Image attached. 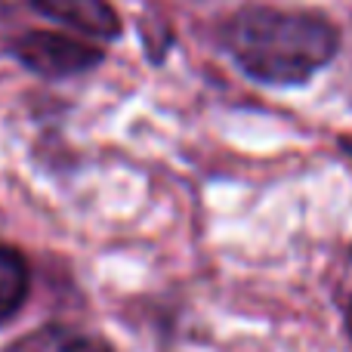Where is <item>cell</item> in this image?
<instances>
[{"mask_svg":"<svg viewBox=\"0 0 352 352\" xmlns=\"http://www.w3.org/2000/svg\"><path fill=\"white\" fill-rule=\"evenodd\" d=\"M346 146H349V148H352V140H346Z\"/></svg>","mask_w":352,"mask_h":352,"instance_id":"obj_7","label":"cell"},{"mask_svg":"<svg viewBox=\"0 0 352 352\" xmlns=\"http://www.w3.org/2000/svg\"><path fill=\"white\" fill-rule=\"evenodd\" d=\"M12 352H115L105 340L68 328H43L28 340L16 343Z\"/></svg>","mask_w":352,"mask_h":352,"instance_id":"obj_5","label":"cell"},{"mask_svg":"<svg viewBox=\"0 0 352 352\" xmlns=\"http://www.w3.org/2000/svg\"><path fill=\"white\" fill-rule=\"evenodd\" d=\"M223 43L248 78L272 87H297L337 56L340 31L309 10L248 6L229 19Z\"/></svg>","mask_w":352,"mask_h":352,"instance_id":"obj_1","label":"cell"},{"mask_svg":"<svg viewBox=\"0 0 352 352\" xmlns=\"http://www.w3.org/2000/svg\"><path fill=\"white\" fill-rule=\"evenodd\" d=\"M10 53L22 62L28 72L50 80L74 78L102 62V53L96 47L74 37L56 34V31H28L10 43Z\"/></svg>","mask_w":352,"mask_h":352,"instance_id":"obj_2","label":"cell"},{"mask_svg":"<svg viewBox=\"0 0 352 352\" xmlns=\"http://www.w3.org/2000/svg\"><path fill=\"white\" fill-rule=\"evenodd\" d=\"M41 16L68 25L74 31H84L99 41L121 37V16L109 0H31Z\"/></svg>","mask_w":352,"mask_h":352,"instance_id":"obj_3","label":"cell"},{"mask_svg":"<svg viewBox=\"0 0 352 352\" xmlns=\"http://www.w3.org/2000/svg\"><path fill=\"white\" fill-rule=\"evenodd\" d=\"M31 269L22 250L0 244V324L10 322L28 300Z\"/></svg>","mask_w":352,"mask_h":352,"instance_id":"obj_4","label":"cell"},{"mask_svg":"<svg viewBox=\"0 0 352 352\" xmlns=\"http://www.w3.org/2000/svg\"><path fill=\"white\" fill-rule=\"evenodd\" d=\"M346 328H349V337H352V303H349V312H346Z\"/></svg>","mask_w":352,"mask_h":352,"instance_id":"obj_6","label":"cell"}]
</instances>
